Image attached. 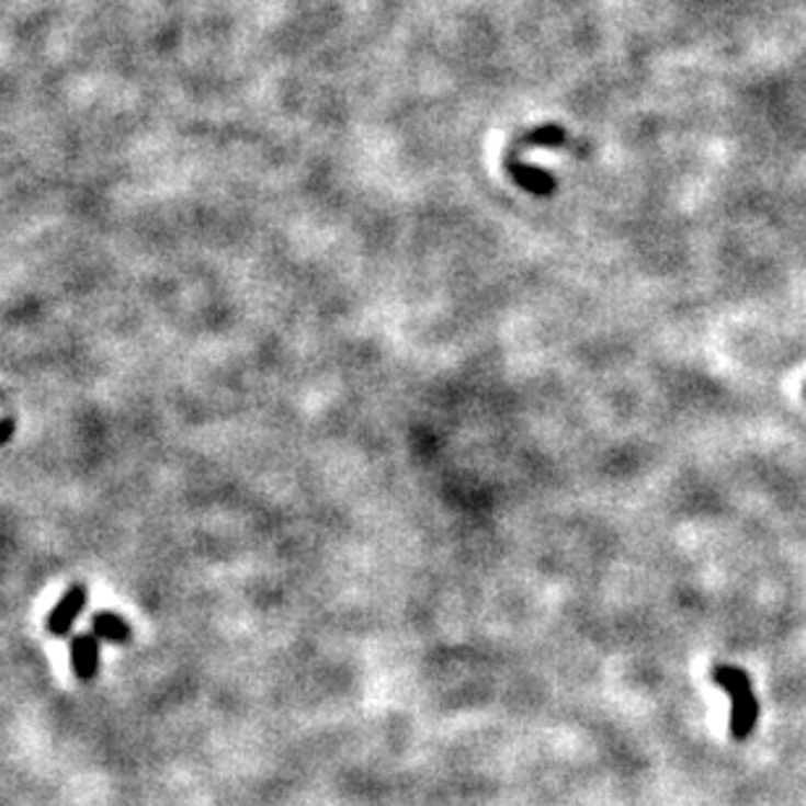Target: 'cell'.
Listing matches in <instances>:
<instances>
[{
    "mask_svg": "<svg viewBox=\"0 0 806 806\" xmlns=\"http://www.w3.org/2000/svg\"><path fill=\"white\" fill-rule=\"evenodd\" d=\"M713 681L730 694V736L736 741H747L760 717V702H757L749 676L741 668L717 666L713 670Z\"/></svg>",
    "mask_w": 806,
    "mask_h": 806,
    "instance_id": "1",
    "label": "cell"
},
{
    "mask_svg": "<svg viewBox=\"0 0 806 806\" xmlns=\"http://www.w3.org/2000/svg\"><path fill=\"white\" fill-rule=\"evenodd\" d=\"M87 605V589L81 584H73L66 589V594L56 602V608H53L50 615H47L45 626L47 632H50L53 636H66L73 628V623L79 621L81 611H84Z\"/></svg>",
    "mask_w": 806,
    "mask_h": 806,
    "instance_id": "2",
    "label": "cell"
},
{
    "mask_svg": "<svg viewBox=\"0 0 806 806\" xmlns=\"http://www.w3.org/2000/svg\"><path fill=\"white\" fill-rule=\"evenodd\" d=\"M506 171L521 189H526L534 196H550L555 186H558V181L550 173L542 171V168L526 166V162L519 160V155L506 152Z\"/></svg>",
    "mask_w": 806,
    "mask_h": 806,
    "instance_id": "3",
    "label": "cell"
},
{
    "mask_svg": "<svg viewBox=\"0 0 806 806\" xmlns=\"http://www.w3.org/2000/svg\"><path fill=\"white\" fill-rule=\"evenodd\" d=\"M71 655V668L77 673L79 681L90 683L94 681L100 670V639L94 634H77L71 639L69 647Z\"/></svg>",
    "mask_w": 806,
    "mask_h": 806,
    "instance_id": "4",
    "label": "cell"
},
{
    "mask_svg": "<svg viewBox=\"0 0 806 806\" xmlns=\"http://www.w3.org/2000/svg\"><path fill=\"white\" fill-rule=\"evenodd\" d=\"M92 634L98 639L111 642V645H128L132 642V628L128 623L113 611H100L92 618Z\"/></svg>",
    "mask_w": 806,
    "mask_h": 806,
    "instance_id": "5",
    "label": "cell"
},
{
    "mask_svg": "<svg viewBox=\"0 0 806 806\" xmlns=\"http://www.w3.org/2000/svg\"><path fill=\"white\" fill-rule=\"evenodd\" d=\"M13 430H16L13 419H0V445L9 443V440L13 438Z\"/></svg>",
    "mask_w": 806,
    "mask_h": 806,
    "instance_id": "6",
    "label": "cell"
},
{
    "mask_svg": "<svg viewBox=\"0 0 806 806\" xmlns=\"http://www.w3.org/2000/svg\"><path fill=\"white\" fill-rule=\"evenodd\" d=\"M804 396H806V388H804Z\"/></svg>",
    "mask_w": 806,
    "mask_h": 806,
    "instance_id": "7",
    "label": "cell"
}]
</instances>
